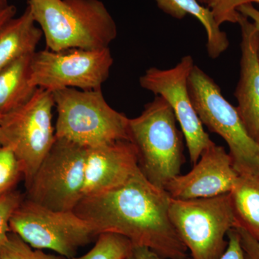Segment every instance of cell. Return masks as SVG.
Instances as JSON below:
<instances>
[{"mask_svg":"<svg viewBox=\"0 0 259 259\" xmlns=\"http://www.w3.org/2000/svg\"><path fill=\"white\" fill-rule=\"evenodd\" d=\"M163 13L172 18L182 20L190 15L203 25L207 34V54L211 59H217L229 47L226 32L221 30L216 23L208 7L201 4L198 0H155Z\"/></svg>","mask_w":259,"mask_h":259,"instance_id":"2e32d148","label":"cell"},{"mask_svg":"<svg viewBox=\"0 0 259 259\" xmlns=\"http://www.w3.org/2000/svg\"><path fill=\"white\" fill-rule=\"evenodd\" d=\"M199 3H201V4H202L203 5H205V6H209V5L210 4L211 0H198Z\"/></svg>","mask_w":259,"mask_h":259,"instance_id":"f1b7e54d","label":"cell"},{"mask_svg":"<svg viewBox=\"0 0 259 259\" xmlns=\"http://www.w3.org/2000/svg\"><path fill=\"white\" fill-rule=\"evenodd\" d=\"M139 169L137 150L131 141L87 148L82 197L117 188Z\"/></svg>","mask_w":259,"mask_h":259,"instance_id":"4fadbf2b","label":"cell"},{"mask_svg":"<svg viewBox=\"0 0 259 259\" xmlns=\"http://www.w3.org/2000/svg\"><path fill=\"white\" fill-rule=\"evenodd\" d=\"M2 117H3V115H0V122H1Z\"/></svg>","mask_w":259,"mask_h":259,"instance_id":"4dcf8cb0","label":"cell"},{"mask_svg":"<svg viewBox=\"0 0 259 259\" xmlns=\"http://www.w3.org/2000/svg\"><path fill=\"white\" fill-rule=\"evenodd\" d=\"M133 247V243L125 237L115 233H101L88 253L71 259H125Z\"/></svg>","mask_w":259,"mask_h":259,"instance_id":"d6986e66","label":"cell"},{"mask_svg":"<svg viewBox=\"0 0 259 259\" xmlns=\"http://www.w3.org/2000/svg\"><path fill=\"white\" fill-rule=\"evenodd\" d=\"M6 5H8L7 4L6 0H0V9Z\"/></svg>","mask_w":259,"mask_h":259,"instance_id":"f546056e","label":"cell"},{"mask_svg":"<svg viewBox=\"0 0 259 259\" xmlns=\"http://www.w3.org/2000/svg\"><path fill=\"white\" fill-rule=\"evenodd\" d=\"M238 177L229 153L212 144L206 148L193 168L172 179L165 190L172 198H209L228 194Z\"/></svg>","mask_w":259,"mask_h":259,"instance_id":"7c38bea8","label":"cell"},{"mask_svg":"<svg viewBox=\"0 0 259 259\" xmlns=\"http://www.w3.org/2000/svg\"><path fill=\"white\" fill-rule=\"evenodd\" d=\"M125 259H164L147 247L134 245L133 249ZM188 259H193L192 258Z\"/></svg>","mask_w":259,"mask_h":259,"instance_id":"484cf974","label":"cell"},{"mask_svg":"<svg viewBox=\"0 0 259 259\" xmlns=\"http://www.w3.org/2000/svg\"><path fill=\"white\" fill-rule=\"evenodd\" d=\"M240 13L245 15L247 18L251 20L252 23L254 24L255 28L259 31V10H257L252 4H246L242 5L238 9ZM259 54V51H258Z\"/></svg>","mask_w":259,"mask_h":259,"instance_id":"4316f807","label":"cell"},{"mask_svg":"<svg viewBox=\"0 0 259 259\" xmlns=\"http://www.w3.org/2000/svg\"><path fill=\"white\" fill-rule=\"evenodd\" d=\"M113 59L110 49H69L35 52L30 64V83L51 92L66 88L101 89L110 75Z\"/></svg>","mask_w":259,"mask_h":259,"instance_id":"30bf717a","label":"cell"},{"mask_svg":"<svg viewBox=\"0 0 259 259\" xmlns=\"http://www.w3.org/2000/svg\"><path fill=\"white\" fill-rule=\"evenodd\" d=\"M54 93L37 88L23 106L3 115L0 122V147L10 148L20 165L25 187L56 141L53 126Z\"/></svg>","mask_w":259,"mask_h":259,"instance_id":"5b68a950","label":"cell"},{"mask_svg":"<svg viewBox=\"0 0 259 259\" xmlns=\"http://www.w3.org/2000/svg\"><path fill=\"white\" fill-rule=\"evenodd\" d=\"M169 194L153 185L140 168L124 185L83 197L74 212L95 235L111 233L145 246L164 259H187V249L168 214Z\"/></svg>","mask_w":259,"mask_h":259,"instance_id":"6da1fadb","label":"cell"},{"mask_svg":"<svg viewBox=\"0 0 259 259\" xmlns=\"http://www.w3.org/2000/svg\"><path fill=\"white\" fill-rule=\"evenodd\" d=\"M36 24L28 7L23 15L10 19L0 28V69L36 52L44 35Z\"/></svg>","mask_w":259,"mask_h":259,"instance_id":"9a60e30c","label":"cell"},{"mask_svg":"<svg viewBox=\"0 0 259 259\" xmlns=\"http://www.w3.org/2000/svg\"><path fill=\"white\" fill-rule=\"evenodd\" d=\"M10 230L32 248L54 250L69 259L97 237L74 211L54 210L25 197L10 218Z\"/></svg>","mask_w":259,"mask_h":259,"instance_id":"ba28073f","label":"cell"},{"mask_svg":"<svg viewBox=\"0 0 259 259\" xmlns=\"http://www.w3.org/2000/svg\"><path fill=\"white\" fill-rule=\"evenodd\" d=\"M241 237L242 248L246 259H259V241L253 238L246 231L236 227Z\"/></svg>","mask_w":259,"mask_h":259,"instance_id":"d4e9b609","label":"cell"},{"mask_svg":"<svg viewBox=\"0 0 259 259\" xmlns=\"http://www.w3.org/2000/svg\"><path fill=\"white\" fill-rule=\"evenodd\" d=\"M230 195L236 227L259 241V168L238 172Z\"/></svg>","mask_w":259,"mask_h":259,"instance_id":"e0dca14e","label":"cell"},{"mask_svg":"<svg viewBox=\"0 0 259 259\" xmlns=\"http://www.w3.org/2000/svg\"><path fill=\"white\" fill-rule=\"evenodd\" d=\"M48 49H108L117 35L115 21L100 0H29Z\"/></svg>","mask_w":259,"mask_h":259,"instance_id":"7a4b0ae2","label":"cell"},{"mask_svg":"<svg viewBox=\"0 0 259 259\" xmlns=\"http://www.w3.org/2000/svg\"><path fill=\"white\" fill-rule=\"evenodd\" d=\"M168 214L193 259H219L228 232L236 226L230 193L192 199H170Z\"/></svg>","mask_w":259,"mask_h":259,"instance_id":"8992f818","label":"cell"},{"mask_svg":"<svg viewBox=\"0 0 259 259\" xmlns=\"http://www.w3.org/2000/svg\"><path fill=\"white\" fill-rule=\"evenodd\" d=\"M87 148L56 139L25 197L54 210L74 211L82 198Z\"/></svg>","mask_w":259,"mask_h":259,"instance_id":"9c48e42d","label":"cell"},{"mask_svg":"<svg viewBox=\"0 0 259 259\" xmlns=\"http://www.w3.org/2000/svg\"><path fill=\"white\" fill-rule=\"evenodd\" d=\"M228 246L225 253L219 259H246L242 248L241 237L236 228L228 232Z\"/></svg>","mask_w":259,"mask_h":259,"instance_id":"cb8c5ba5","label":"cell"},{"mask_svg":"<svg viewBox=\"0 0 259 259\" xmlns=\"http://www.w3.org/2000/svg\"><path fill=\"white\" fill-rule=\"evenodd\" d=\"M258 144H259V141H258Z\"/></svg>","mask_w":259,"mask_h":259,"instance_id":"1f68e13d","label":"cell"},{"mask_svg":"<svg viewBox=\"0 0 259 259\" xmlns=\"http://www.w3.org/2000/svg\"><path fill=\"white\" fill-rule=\"evenodd\" d=\"M54 93L56 139L85 148L131 141L129 119L107 103L101 89L66 88Z\"/></svg>","mask_w":259,"mask_h":259,"instance_id":"277c9868","label":"cell"},{"mask_svg":"<svg viewBox=\"0 0 259 259\" xmlns=\"http://www.w3.org/2000/svg\"><path fill=\"white\" fill-rule=\"evenodd\" d=\"M253 3H259V0H211L208 8L221 26L226 23H237L240 15L238 8Z\"/></svg>","mask_w":259,"mask_h":259,"instance_id":"7402d4cb","label":"cell"},{"mask_svg":"<svg viewBox=\"0 0 259 259\" xmlns=\"http://www.w3.org/2000/svg\"><path fill=\"white\" fill-rule=\"evenodd\" d=\"M24 197L25 194L15 190L0 197V245L8 238L10 218Z\"/></svg>","mask_w":259,"mask_h":259,"instance_id":"603a6c76","label":"cell"},{"mask_svg":"<svg viewBox=\"0 0 259 259\" xmlns=\"http://www.w3.org/2000/svg\"><path fill=\"white\" fill-rule=\"evenodd\" d=\"M188 88L202 123L226 141L237 173L259 168V144L248 134L237 108L197 65L191 71Z\"/></svg>","mask_w":259,"mask_h":259,"instance_id":"52a82bcc","label":"cell"},{"mask_svg":"<svg viewBox=\"0 0 259 259\" xmlns=\"http://www.w3.org/2000/svg\"><path fill=\"white\" fill-rule=\"evenodd\" d=\"M241 31V77L235 96L236 107L248 134L259 141V31L250 19L240 13Z\"/></svg>","mask_w":259,"mask_h":259,"instance_id":"5bb4252c","label":"cell"},{"mask_svg":"<svg viewBox=\"0 0 259 259\" xmlns=\"http://www.w3.org/2000/svg\"><path fill=\"white\" fill-rule=\"evenodd\" d=\"M32 55L20 58L0 69V115L23 106L36 91L30 83Z\"/></svg>","mask_w":259,"mask_h":259,"instance_id":"ac0fdd59","label":"cell"},{"mask_svg":"<svg viewBox=\"0 0 259 259\" xmlns=\"http://www.w3.org/2000/svg\"><path fill=\"white\" fill-rule=\"evenodd\" d=\"M23 172L15 153L10 148L0 147V197L15 190Z\"/></svg>","mask_w":259,"mask_h":259,"instance_id":"44dd1931","label":"cell"},{"mask_svg":"<svg viewBox=\"0 0 259 259\" xmlns=\"http://www.w3.org/2000/svg\"><path fill=\"white\" fill-rule=\"evenodd\" d=\"M16 13V8L13 5H6L0 9V28L9 21L10 19L14 18Z\"/></svg>","mask_w":259,"mask_h":259,"instance_id":"83f0119b","label":"cell"},{"mask_svg":"<svg viewBox=\"0 0 259 259\" xmlns=\"http://www.w3.org/2000/svg\"><path fill=\"white\" fill-rule=\"evenodd\" d=\"M194 66L192 56H185L175 67L150 68L139 79L141 88L163 97L171 106L185 136L193 165L198 161L204 150L214 144L204 131L191 100L188 79Z\"/></svg>","mask_w":259,"mask_h":259,"instance_id":"8fae6325","label":"cell"},{"mask_svg":"<svg viewBox=\"0 0 259 259\" xmlns=\"http://www.w3.org/2000/svg\"><path fill=\"white\" fill-rule=\"evenodd\" d=\"M0 259H69L60 255L48 254L42 250L32 248L18 235L10 232L0 245Z\"/></svg>","mask_w":259,"mask_h":259,"instance_id":"ffe728a7","label":"cell"},{"mask_svg":"<svg viewBox=\"0 0 259 259\" xmlns=\"http://www.w3.org/2000/svg\"><path fill=\"white\" fill-rule=\"evenodd\" d=\"M177 122L171 106L158 95L139 117L129 119L130 139L137 150L140 170L153 185L164 190L181 175L185 161Z\"/></svg>","mask_w":259,"mask_h":259,"instance_id":"3957f363","label":"cell"}]
</instances>
